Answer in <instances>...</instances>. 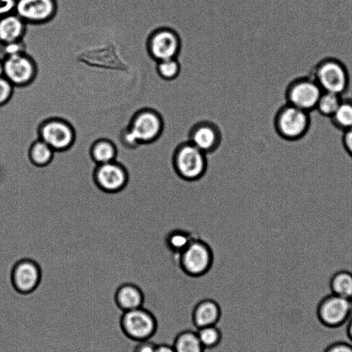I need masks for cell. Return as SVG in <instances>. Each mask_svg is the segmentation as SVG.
Returning a JSON list of instances; mask_svg holds the SVG:
<instances>
[{
    "label": "cell",
    "instance_id": "obj_34",
    "mask_svg": "<svg viewBox=\"0 0 352 352\" xmlns=\"http://www.w3.org/2000/svg\"><path fill=\"white\" fill-rule=\"evenodd\" d=\"M155 352H175L172 344H157Z\"/></svg>",
    "mask_w": 352,
    "mask_h": 352
},
{
    "label": "cell",
    "instance_id": "obj_33",
    "mask_svg": "<svg viewBox=\"0 0 352 352\" xmlns=\"http://www.w3.org/2000/svg\"><path fill=\"white\" fill-rule=\"evenodd\" d=\"M343 143L345 149L352 157V128L344 131Z\"/></svg>",
    "mask_w": 352,
    "mask_h": 352
},
{
    "label": "cell",
    "instance_id": "obj_28",
    "mask_svg": "<svg viewBox=\"0 0 352 352\" xmlns=\"http://www.w3.org/2000/svg\"><path fill=\"white\" fill-rule=\"evenodd\" d=\"M15 87L4 76L0 77V107L6 105L12 98Z\"/></svg>",
    "mask_w": 352,
    "mask_h": 352
},
{
    "label": "cell",
    "instance_id": "obj_22",
    "mask_svg": "<svg viewBox=\"0 0 352 352\" xmlns=\"http://www.w3.org/2000/svg\"><path fill=\"white\" fill-rule=\"evenodd\" d=\"M330 293L352 300V272L348 270L336 272L329 282Z\"/></svg>",
    "mask_w": 352,
    "mask_h": 352
},
{
    "label": "cell",
    "instance_id": "obj_13",
    "mask_svg": "<svg viewBox=\"0 0 352 352\" xmlns=\"http://www.w3.org/2000/svg\"><path fill=\"white\" fill-rule=\"evenodd\" d=\"M315 81L322 91L334 93L341 96L347 88L349 77L342 63L334 60H327L318 67Z\"/></svg>",
    "mask_w": 352,
    "mask_h": 352
},
{
    "label": "cell",
    "instance_id": "obj_8",
    "mask_svg": "<svg viewBox=\"0 0 352 352\" xmlns=\"http://www.w3.org/2000/svg\"><path fill=\"white\" fill-rule=\"evenodd\" d=\"M352 315V300L328 293L316 307L318 321L324 327L336 329L347 323Z\"/></svg>",
    "mask_w": 352,
    "mask_h": 352
},
{
    "label": "cell",
    "instance_id": "obj_4",
    "mask_svg": "<svg viewBox=\"0 0 352 352\" xmlns=\"http://www.w3.org/2000/svg\"><path fill=\"white\" fill-rule=\"evenodd\" d=\"M37 135L56 153L69 150L76 140V131L72 124L56 116L43 120L38 126Z\"/></svg>",
    "mask_w": 352,
    "mask_h": 352
},
{
    "label": "cell",
    "instance_id": "obj_16",
    "mask_svg": "<svg viewBox=\"0 0 352 352\" xmlns=\"http://www.w3.org/2000/svg\"><path fill=\"white\" fill-rule=\"evenodd\" d=\"M28 25L15 12L0 18V44L24 40Z\"/></svg>",
    "mask_w": 352,
    "mask_h": 352
},
{
    "label": "cell",
    "instance_id": "obj_6",
    "mask_svg": "<svg viewBox=\"0 0 352 352\" xmlns=\"http://www.w3.org/2000/svg\"><path fill=\"white\" fill-rule=\"evenodd\" d=\"M146 49L150 58L155 62L178 58L182 50V39L173 28L161 26L150 32L146 38Z\"/></svg>",
    "mask_w": 352,
    "mask_h": 352
},
{
    "label": "cell",
    "instance_id": "obj_27",
    "mask_svg": "<svg viewBox=\"0 0 352 352\" xmlns=\"http://www.w3.org/2000/svg\"><path fill=\"white\" fill-rule=\"evenodd\" d=\"M340 128L346 131L352 128V102L342 100L331 117Z\"/></svg>",
    "mask_w": 352,
    "mask_h": 352
},
{
    "label": "cell",
    "instance_id": "obj_3",
    "mask_svg": "<svg viewBox=\"0 0 352 352\" xmlns=\"http://www.w3.org/2000/svg\"><path fill=\"white\" fill-rule=\"evenodd\" d=\"M125 128L140 146L160 139L164 129V120L156 109L144 107L133 114Z\"/></svg>",
    "mask_w": 352,
    "mask_h": 352
},
{
    "label": "cell",
    "instance_id": "obj_19",
    "mask_svg": "<svg viewBox=\"0 0 352 352\" xmlns=\"http://www.w3.org/2000/svg\"><path fill=\"white\" fill-rule=\"evenodd\" d=\"M89 154L92 162L99 165L117 160L118 149L111 139L100 138L91 143Z\"/></svg>",
    "mask_w": 352,
    "mask_h": 352
},
{
    "label": "cell",
    "instance_id": "obj_17",
    "mask_svg": "<svg viewBox=\"0 0 352 352\" xmlns=\"http://www.w3.org/2000/svg\"><path fill=\"white\" fill-rule=\"evenodd\" d=\"M221 316V310L218 302L206 298L198 302L192 311V321L198 329L203 327L215 325Z\"/></svg>",
    "mask_w": 352,
    "mask_h": 352
},
{
    "label": "cell",
    "instance_id": "obj_25",
    "mask_svg": "<svg viewBox=\"0 0 352 352\" xmlns=\"http://www.w3.org/2000/svg\"><path fill=\"white\" fill-rule=\"evenodd\" d=\"M181 64L177 58L156 62V72L163 80L170 81L176 79L181 72Z\"/></svg>",
    "mask_w": 352,
    "mask_h": 352
},
{
    "label": "cell",
    "instance_id": "obj_5",
    "mask_svg": "<svg viewBox=\"0 0 352 352\" xmlns=\"http://www.w3.org/2000/svg\"><path fill=\"white\" fill-rule=\"evenodd\" d=\"M122 333L135 342L150 340L157 329L153 314L143 307L122 313L120 320Z\"/></svg>",
    "mask_w": 352,
    "mask_h": 352
},
{
    "label": "cell",
    "instance_id": "obj_20",
    "mask_svg": "<svg viewBox=\"0 0 352 352\" xmlns=\"http://www.w3.org/2000/svg\"><path fill=\"white\" fill-rule=\"evenodd\" d=\"M56 152L45 142L37 138L30 145L28 157L30 162L36 167L43 168L50 165Z\"/></svg>",
    "mask_w": 352,
    "mask_h": 352
},
{
    "label": "cell",
    "instance_id": "obj_1",
    "mask_svg": "<svg viewBox=\"0 0 352 352\" xmlns=\"http://www.w3.org/2000/svg\"><path fill=\"white\" fill-rule=\"evenodd\" d=\"M171 165L175 175L181 179L188 182H197L208 170V155L189 141H183L173 151Z\"/></svg>",
    "mask_w": 352,
    "mask_h": 352
},
{
    "label": "cell",
    "instance_id": "obj_29",
    "mask_svg": "<svg viewBox=\"0 0 352 352\" xmlns=\"http://www.w3.org/2000/svg\"><path fill=\"white\" fill-rule=\"evenodd\" d=\"M3 58L8 56L17 54L27 52L25 41H21L8 44L1 45Z\"/></svg>",
    "mask_w": 352,
    "mask_h": 352
},
{
    "label": "cell",
    "instance_id": "obj_23",
    "mask_svg": "<svg viewBox=\"0 0 352 352\" xmlns=\"http://www.w3.org/2000/svg\"><path fill=\"white\" fill-rule=\"evenodd\" d=\"M172 346L175 352H204L196 331L184 330L179 333L173 340Z\"/></svg>",
    "mask_w": 352,
    "mask_h": 352
},
{
    "label": "cell",
    "instance_id": "obj_11",
    "mask_svg": "<svg viewBox=\"0 0 352 352\" xmlns=\"http://www.w3.org/2000/svg\"><path fill=\"white\" fill-rule=\"evenodd\" d=\"M56 0H17L14 12L28 25H45L56 16Z\"/></svg>",
    "mask_w": 352,
    "mask_h": 352
},
{
    "label": "cell",
    "instance_id": "obj_24",
    "mask_svg": "<svg viewBox=\"0 0 352 352\" xmlns=\"http://www.w3.org/2000/svg\"><path fill=\"white\" fill-rule=\"evenodd\" d=\"M196 333L205 349L217 346L222 340V333L217 324L198 328Z\"/></svg>",
    "mask_w": 352,
    "mask_h": 352
},
{
    "label": "cell",
    "instance_id": "obj_18",
    "mask_svg": "<svg viewBox=\"0 0 352 352\" xmlns=\"http://www.w3.org/2000/svg\"><path fill=\"white\" fill-rule=\"evenodd\" d=\"M114 300L117 307L124 312L143 307L144 294L138 285L125 283L116 289Z\"/></svg>",
    "mask_w": 352,
    "mask_h": 352
},
{
    "label": "cell",
    "instance_id": "obj_31",
    "mask_svg": "<svg viewBox=\"0 0 352 352\" xmlns=\"http://www.w3.org/2000/svg\"><path fill=\"white\" fill-rule=\"evenodd\" d=\"M136 342V344L133 347V352H155L156 351L157 344L150 340Z\"/></svg>",
    "mask_w": 352,
    "mask_h": 352
},
{
    "label": "cell",
    "instance_id": "obj_9",
    "mask_svg": "<svg viewBox=\"0 0 352 352\" xmlns=\"http://www.w3.org/2000/svg\"><path fill=\"white\" fill-rule=\"evenodd\" d=\"M308 112L287 104L275 114L273 125L276 133L286 140H296L302 137L309 126Z\"/></svg>",
    "mask_w": 352,
    "mask_h": 352
},
{
    "label": "cell",
    "instance_id": "obj_10",
    "mask_svg": "<svg viewBox=\"0 0 352 352\" xmlns=\"http://www.w3.org/2000/svg\"><path fill=\"white\" fill-rule=\"evenodd\" d=\"M92 179L98 189L107 194H116L126 187L129 173L124 164L115 160L96 165Z\"/></svg>",
    "mask_w": 352,
    "mask_h": 352
},
{
    "label": "cell",
    "instance_id": "obj_26",
    "mask_svg": "<svg viewBox=\"0 0 352 352\" xmlns=\"http://www.w3.org/2000/svg\"><path fill=\"white\" fill-rule=\"evenodd\" d=\"M342 101V100L340 95L331 92L322 91L316 109L322 114L332 117Z\"/></svg>",
    "mask_w": 352,
    "mask_h": 352
},
{
    "label": "cell",
    "instance_id": "obj_30",
    "mask_svg": "<svg viewBox=\"0 0 352 352\" xmlns=\"http://www.w3.org/2000/svg\"><path fill=\"white\" fill-rule=\"evenodd\" d=\"M322 352H352V344L345 341H336L329 344Z\"/></svg>",
    "mask_w": 352,
    "mask_h": 352
},
{
    "label": "cell",
    "instance_id": "obj_35",
    "mask_svg": "<svg viewBox=\"0 0 352 352\" xmlns=\"http://www.w3.org/2000/svg\"><path fill=\"white\" fill-rule=\"evenodd\" d=\"M346 334L349 340L352 342V315L349 319L346 324Z\"/></svg>",
    "mask_w": 352,
    "mask_h": 352
},
{
    "label": "cell",
    "instance_id": "obj_12",
    "mask_svg": "<svg viewBox=\"0 0 352 352\" xmlns=\"http://www.w3.org/2000/svg\"><path fill=\"white\" fill-rule=\"evenodd\" d=\"M42 271L38 263L32 258H23L17 261L10 272L11 284L16 292L29 294L39 285Z\"/></svg>",
    "mask_w": 352,
    "mask_h": 352
},
{
    "label": "cell",
    "instance_id": "obj_32",
    "mask_svg": "<svg viewBox=\"0 0 352 352\" xmlns=\"http://www.w3.org/2000/svg\"><path fill=\"white\" fill-rule=\"evenodd\" d=\"M17 0H0V18L14 12Z\"/></svg>",
    "mask_w": 352,
    "mask_h": 352
},
{
    "label": "cell",
    "instance_id": "obj_2",
    "mask_svg": "<svg viewBox=\"0 0 352 352\" xmlns=\"http://www.w3.org/2000/svg\"><path fill=\"white\" fill-rule=\"evenodd\" d=\"M173 257L179 270L192 278L206 274L212 267L214 259L210 245L197 236L180 254Z\"/></svg>",
    "mask_w": 352,
    "mask_h": 352
},
{
    "label": "cell",
    "instance_id": "obj_7",
    "mask_svg": "<svg viewBox=\"0 0 352 352\" xmlns=\"http://www.w3.org/2000/svg\"><path fill=\"white\" fill-rule=\"evenodd\" d=\"M3 76L16 87H25L36 80L38 67L36 60L27 52L5 56Z\"/></svg>",
    "mask_w": 352,
    "mask_h": 352
},
{
    "label": "cell",
    "instance_id": "obj_36",
    "mask_svg": "<svg viewBox=\"0 0 352 352\" xmlns=\"http://www.w3.org/2000/svg\"><path fill=\"white\" fill-rule=\"evenodd\" d=\"M3 76V60L0 57V77Z\"/></svg>",
    "mask_w": 352,
    "mask_h": 352
},
{
    "label": "cell",
    "instance_id": "obj_14",
    "mask_svg": "<svg viewBox=\"0 0 352 352\" xmlns=\"http://www.w3.org/2000/svg\"><path fill=\"white\" fill-rule=\"evenodd\" d=\"M222 139L219 126L212 121L204 120L191 126L187 140L206 155H210L219 148Z\"/></svg>",
    "mask_w": 352,
    "mask_h": 352
},
{
    "label": "cell",
    "instance_id": "obj_21",
    "mask_svg": "<svg viewBox=\"0 0 352 352\" xmlns=\"http://www.w3.org/2000/svg\"><path fill=\"white\" fill-rule=\"evenodd\" d=\"M195 236L189 230L176 228L167 232L164 237V244L173 256H175L180 254Z\"/></svg>",
    "mask_w": 352,
    "mask_h": 352
},
{
    "label": "cell",
    "instance_id": "obj_15",
    "mask_svg": "<svg viewBox=\"0 0 352 352\" xmlns=\"http://www.w3.org/2000/svg\"><path fill=\"white\" fill-rule=\"evenodd\" d=\"M322 93L317 82L312 80H300L293 83L287 91L289 104L309 111L316 108Z\"/></svg>",
    "mask_w": 352,
    "mask_h": 352
}]
</instances>
